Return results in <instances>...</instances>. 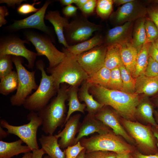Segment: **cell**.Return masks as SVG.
I'll use <instances>...</instances> for the list:
<instances>
[{
	"instance_id": "7402d4cb",
	"label": "cell",
	"mask_w": 158,
	"mask_h": 158,
	"mask_svg": "<svg viewBox=\"0 0 158 158\" xmlns=\"http://www.w3.org/2000/svg\"><path fill=\"white\" fill-rule=\"evenodd\" d=\"M135 93L152 96L158 93V76L149 77L143 74L136 78Z\"/></svg>"
},
{
	"instance_id": "ac0fdd59",
	"label": "cell",
	"mask_w": 158,
	"mask_h": 158,
	"mask_svg": "<svg viewBox=\"0 0 158 158\" xmlns=\"http://www.w3.org/2000/svg\"><path fill=\"white\" fill-rule=\"evenodd\" d=\"M132 25V22H127L109 29L104 40V44L108 46L130 41Z\"/></svg>"
},
{
	"instance_id": "1f68e13d",
	"label": "cell",
	"mask_w": 158,
	"mask_h": 158,
	"mask_svg": "<svg viewBox=\"0 0 158 158\" xmlns=\"http://www.w3.org/2000/svg\"><path fill=\"white\" fill-rule=\"evenodd\" d=\"M154 107L149 102L140 103L137 108V114L138 113L145 121L152 126H157V123L154 116Z\"/></svg>"
},
{
	"instance_id": "484cf974",
	"label": "cell",
	"mask_w": 158,
	"mask_h": 158,
	"mask_svg": "<svg viewBox=\"0 0 158 158\" xmlns=\"http://www.w3.org/2000/svg\"><path fill=\"white\" fill-rule=\"evenodd\" d=\"M78 87L70 86L68 88L67 100L68 101L67 105L68 109L64 126L73 112L78 111L84 114L85 113L86 106L85 104L81 103L79 101L78 96Z\"/></svg>"
},
{
	"instance_id": "681fc988",
	"label": "cell",
	"mask_w": 158,
	"mask_h": 158,
	"mask_svg": "<svg viewBox=\"0 0 158 158\" xmlns=\"http://www.w3.org/2000/svg\"><path fill=\"white\" fill-rule=\"evenodd\" d=\"M32 155L31 158H42L44 154H45L42 148L33 150L32 151Z\"/></svg>"
},
{
	"instance_id": "ee69618b",
	"label": "cell",
	"mask_w": 158,
	"mask_h": 158,
	"mask_svg": "<svg viewBox=\"0 0 158 158\" xmlns=\"http://www.w3.org/2000/svg\"><path fill=\"white\" fill-rule=\"evenodd\" d=\"M78 8L77 7L70 5L64 7L62 10V12L66 18L75 17L76 15Z\"/></svg>"
},
{
	"instance_id": "4dcf8cb0",
	"label": "cell",
	"mask_w": 158,
	"mask_h": 158,
	"mask_svg": "<svg viewBox=\"0 0 158 158\" xmlns=\"http://www.w3.org/2000/svg\"><path fill=\"white\" fill-rule=\"evenodd\" d=\"M146 19L141 18L139 21L135 28L131 43L138 51L146 43V35L145 28Z\"/></svg>"
},
{
	"instance_id": "91938a15",
	"label": "cell",
	"mask_w": 158,
	"mask_h": 158,
	"mask_svg": "<svg viewBox=\"0 0 158 158\" xmlns=\"http://www.w3.org/2000/svg\"><path fill=\"white\" fill-rule=\"evenodd\" d=\"M154 116L157 123L158 124V112L155 111L154 112Z\"/></svg>"
},
{
	"instance_id": "7a4b0ae2",
	"label": "cell",
	"mask_w": 158,
	"mask_h": 158,
	"mask_svg": "<svg viewBox=\"0 0 158 158\" xmlns=\"http://www.w3.org/2000/svg\"><path fill=\"white\" fill-rule=\"evenodd\" d=\"M68 88L66 84H61L56 96L37 112L42 120V130L47 135H53L57 128L64 126L66 116L65 102L68 99Z\"/></svg>"
},
{
	"instance_id": "603a6c76",
	"label": "cell",
	"mask_w": 158,
	"mask_h": 158,
	"mask_svg": "<svg viewBox=\"0 0 158 158\" xmlns=\"http://www.w3.org/2000/svg\"><path fill=\"white\" fill-rule=\"evenodd\" d=\"M92 85L86 80L84 81L79 90L78 97L80 102L85 103L86 107L85 110L88 114L95 115L104 105L95 100L90 94L89 90Z\"/></svg>"
},
{
	"instance_id": "5b68a950",
	"label": "cell",
	"mask_w": 158,
	"mask_h": 158,
	"mask_svg": "<svg viewBox=\"0 0 158 158\" xmlns=\"http://www.w3.org/2000/svg\"><path fill=\"white\" fill-rule=\"evenodd\" d=\"M80 141L86 152L101 150L116 153H132L135 151L133 146L122 140L112 130L88 138H83Z\"/></svg>"
},
{
	"instance_id": "8d00e7d4",
	"label": "cell",
	"mask_w": 158,
	"mask_h": 158,
	"mask_svg": "<svg viewBox=\"0 0 158 158\" xmlns=\"http://www.w3.org/2000/svg\"><path fill=\"white\" fill-rule=\"evenodd\" d=\"M145 28L146 43L154 42L158 39V29L154 23L149 19H146Z\"/></svg>"
},
{
	"instance_id": "f546056e",
	"label": "cell",
	"mask_w": 158,
	"mask_h": 158,
	"mask_svg": "<svg viewBox=\"0 0 158 158\" xmlns=\"http://www.w3.org/2000/svg\"><path fill=\"white\" fill-rule=\"evenodd\" d=\"M111 71V70L104 66L93 74L89 76L86 80L92 85H98L108 88Z\"/></svg>"
},
{
	"instance_id": "ffe728a7",
	"label": "cell",
	"mask_w": 158,
	"mask_h": 158,
	"mask_svg": "<svg viewBox=\"0 0 158 158\" xmlns=\"http://www.w3.org/2000/svg\"><path fill=\"white\" fill-rule=\"evenodd\" d=\"M104 40L102 36L97 34L89 39L78 44L63 47L62 51L66 54L77 56L94 48L102 44Z\"/></svg>"
},
{
	"instance_id": "2e32d148",
	"label": "cell",
	"mask_w": 158,
	"mask_h": 158,
	"mask_svg": "<svg viewBox=\"0 0 158 158\" xmlns=\"http://www.w3.org/2000/svg\"><path fill=\"white\" fill-rule=\"evenodd\" d=\"M110 128L95 117L94 115L88 114L80 123L79 130L72 145L76 144L85 136L95 132L102 134L109 132Z\"/></svg>"
},
{
	"instance_id": "8fae6325",
	"label": "cell",
	"mask_w": 158,
	"mask_h": 158,
	"mask_svg": "<svg viewBox=\"0 0 158 158\" xmlns=\"http://www.w3.org/2000/svg\"><path fill=\"white\" fill-rule=\"evenodd\" d=\"M29 44L26 40H22L17 36H10L1 39L0 56L5 55L25 58L28 63L26 65L29 68L32 69L37 56V53L28 49L25 44Z\"/></svg>"
},
{
	"instance_id": "7c38bea8",
	"label": "cell",
	"mask_w": 158,
	"mask_h": 158,
	"mask_svg": "<svg viewBox=\"0 0 158 158\" xmlns=\"http://www.w3.org/2000/svg\"><path fill=\"white\" fill-rule=\"evenodd\" d=\"M51 2L46 1L40 10L31 15L22 19L15 20L13 23L7 27L11 32L26 28H35L44 32L53 40V37L49 28L45 24L44 19L47 9Z\"/></svg>"
},
{
	"instance_id": "f907efd6",
	"label": "cell",
	"mask_w": 158,
	"mask_h": 158,
	"mask_svg": "<svg viewBox=\"0 0 158 158\" xmlns=\"http://www.w3.org/2000/svg\"><path fill=\"white\" fill-rule=\"evenodd\" d=\"M116 158H133L132 153H116Z\"/></svg>"
},
{
	"instance_id": "52a82bcc",
	"label": "cell",
	"mask_w": 158,
	"mask_h": 158,
	"mask_svg": "<svg viewBox=\"0 0 158 158\" xmlns=\"http://www.w3.org/2000/svg\"><path fill=\"white\" fill-rule=\"evenodd\" d=\"M29 122L19 126L10 124L4 119L0 120V126L6 128L8 134L14 135L20 138L32 150L39 149L37 140V132L38 128L42 125V120L37 112L30 111L27 116Z\"/></svg>"
},
{
	"instance_id": "44dd1931",
	"label": "cell",
	"mask_w": 158,
	"mask_h": 158,
	"mask_svg": "<svg viewBox=\"0 0 158 158\" xmlns=\"http://www.w3.org/2000/svg\"><path fill=\"white\" fill-rule=\"evenodd\" d=\"M56 135H42L39 139L42 148L50 158H66L65 153L59 145Z\"/></svg>"
},
{
	"instance_id": "db71d44e",
	"label": "cell",
	"mask_w": 158,
	"mask_h": 158,
	"mask_svg": "<svg viewBox=\"0 0 158 158\" xmlns=\"http://www.w3.org/2000/svg\"><path fill=\"white\" fill-rule=\"evenodd\" d=\"M8 133L7 132L5 131L2 128V127L0 126V140H2L6 138Z\"/></svg>"
},
{
	"instance_id": "836d02e7",
	"label": "cell",
	"mask_w": 158,
	"mask_h": 158,
	"mask_svg": "<svg viewBox=\"0 0 158 158\" xmlns=\"http://www.w3.org/2000/svg\"><path fill=\"white\" fill-rule=\"evenodd\" d=\"M114 4L112 0H98L96 8L97 15L102 19H106L111 14Z\"/></svg>"
},
{
	"instance_id": "e575fe53",
	"label": "cell",
	"mask_w": 158,
	"mask_h": 158,
	"mask_svg": "<svg viewBox=\"0 0 158 158\" xmlns=\"http://www.w3.org/2000/svg\"><path fill=\"white\" fill-rule=\"evenodd\" d=\"M13 63L12 55L0 56V79L13 71Z\"/></svg>"
},
{
	"instance_id": "83f0119b",
	"label": "cell",
	"mask_w": 158,
	"mask_h": 158,
	"mask_svg": "<svg viewBox=\"0 0 158 158\" xmlns=\"http://www.w3.org/2000/svg\"><path fill=\"white\" fill-rule=\"evenodd\" d=\"M151 43H145L138 51L135 69L132 75V77L135 78L144 73L148 63L149 51Z\"/></svg>"
},
{
	"instance_id": "d6a6232c",
	"label": "cell",
	"mask_w": 158,
	"mask_h": 158,
	"mask_svg": "<svg viewBox=\"0 0 158 158\" xmlns=\"http://www.w3.org/2000/svg\"><path fill=\"white\" fill-rule=\"evenodd\" d=\"M123 83L122 91L131 94L135 93L136 78H133L123 65L119 67Z\"/></svg>"
},
{
	"instance_id": "d4e9b609",
	"label": "cell",
	"mask_w": 158,
	"mask_h": 158,
	"mask_svg": "<svg viewBox=\"0 0 158 158\" xmlns=\"http://www.w3.org/2000/svg\"><path fill=\"white\" fill-rule=\"evenodd\" d=\"M23 142L20 139L11 142L0 141V158H11L20 153L32 151L28 146L22 144Z\"/></svg>"
},
{
	"instance_id": "d590c367",
	"label": "cell",
	"mask_w": 158,
	"mask_h": 158,
	"mask_svg": "<svg viewBox=\"0 0 158 158\" xmlns=\"http://www.w3.org/2000/svg\"><path fill=\"white\" fill-rule=\"evenodd\" d=\"M122 88L123 83L119 68L111 70L108 88L122 91Z\"/></svg>"
},
{
	"instance_id": "d6986e66",
	"label": "cell",
	"mask_w": 158,
	"mask_h": 158,
	"mask_svg": "<svg viewBox=\"0 0 158 158\" xmlns=\"http://www.w3.org/2000/svg\"><path fill=\"white\" fill-rule=\"evenodd\" d=\"M44 19L48 20L54 26L57 36L58 41L65 48H68L69 45L67 44L64 34V29L69 24L68 19L62 17L58 10L50 11L45 15Z\"/></svg>"
},
{
	"instance_id": "f5cc1de1",
	"label": "cell",
	"mask_w": 158,
	"mask_h": 158,
	"mask_svg": "<svg viewBox=\"0 0 158 158\" xmlns=\"http://www.w3.org/2000/svg\"><path fill=\"white\" fill-rule=\"evenodd\" d=\"M133 0H113L114 4L116 6H119L121 4H124L129 2L132 1Z\"/></svg>"
},
{
	"instance_id": "9a60e30c",
	"label": "cell",
	"mask_w": 158,
	"mask_h": 158,
	"mask_svg": "<svg viewBox=\"0 0 158 158\" xmlns=\"http://www.w3.org/2000/svg\"><path fill=\"white\" fill-rule=\"evenodd\" d=\"M147 13V9L138 1L133 0L118 8L110 16L111 20L116 23L132 22L143 18Z\"/></svg>"
},
{
	"instance_id": "30bf717a",
	"label": "cell",
	"mask_w": 158,
	"mask_h": 158,
	"mask_svg": "<svg viewBox=\"0 0 158 158\" xmlns=\"http://www.w3.org/2000/svg\"><path fill=\"white\" fill-rule=\"evenodd\" d=\"M101 28L90 22L83 15L76 16L64 28V34L67 44L72 45L89 39L94 32L100 30Z\"/></svg>"
},
{
	"instance_id": "680465c9",
	"label": "cell",
	"mask_w": 158,
	"mask_h": 158,
	"mask_svg": "<svg viewBox=\"0 0 158 158\" xmlns=\"http://www.w3.org/2000/svg\"><path fill=\"white\" fill-rule=\"evenodd\" d=\"M32 155V152H31L26 153L21 158H31Z\"/></svg>"
},
{
	"instance_id": "f1b7e54d",
	"label": "cell",
	"mask_w": 158,
	"mask_h": 158,
	"mask_svg": "<svg viewBox=\"0 0 158 158\" xmlns=\"http://www.w3.org/2000/svg\"><path fill=\"white\" fill-rule=\"evenodd\" d=\"M18 85L17 73L16 71L14 70L0 79V93L7 96L17 90Z\"/></svg>"
},
{
	"instance_id": "3957f363",
	"label": "cell",
	"mask_w": 158,
	"mask_h": 158,
	"mask_svg": "<svg viewBox=\"0 0 158 158\" xmlns=\"http://www.w3.org/2000/svg\"><path fill=\"white\" fill-rule=\"evenodd\" d=\"M66 55L62 61L56 66L47 68L46 71L52 77L58 90L63 83L78 87L89 76L78 63L76 56Z\"/></svg>"
},
{
	"instance_id": "f35d334b",
	"label": "cell",
	"mask_w": 158,
	"mask_h": 158,
	"mask_svg": "<svg viewBox=\"0 0 158 158\" xmlns=\"http://www.w3.org/2000/svg\"><path fill=\"white\" fill-rule=\"evenodd\" d=\"M84 149L79 141L76 144L69 146L64 150L66 158H76Z\"/></svg>"
},
{
	"instance_id": "ab89813d",
	"label": "cell",
	"mask_w": 158,
	"mask_h": 158,
	"mask_svg": "<svg viewBox=\"0 0 158 158\" xmlns=\"http://www.w3.org/2000/svg\"><path fill=\"white\" fill-rule=\"evenodd\" d=\"M144 74L149 77L158 76V62L150 56Z\"/></svg>"
},
{
	"instance_id": "4316f807",
	"label": "cell",
	"mask_w": 158,
	"mask_h": 158,
	"mask_svg": "<svg viewBox=\"0 0 158 158\" xmlns=\"http://www.w3.org/2000/svg\"><path fill=\"white\" fill-rule=\"evenodd\" d=\"M123 65L121 59L120 44L107 46L104 66L111 70Z\"/></svg>"
},
{
	"instance_id": "6f0895ef",
	"label": "cell",
	"mask_w": 158,
	"mask_h": 158,
	"mask_svg": "<svg viewBox=\"0 0 158 158\" xmlns=\"http://www.w3.org/2000/svg\"><path fill=\"white\" fill-rule=\"evenodd\" d=\"M86 150L85 148L79 154L76 158H85Z\"/></svg>"
},
{
	"instance_id": "e0dca14e",
	"label": "cell",
	"mask_w": 158,
	"mask_h": 158,
	"mask_svg": "<svg viewBox=\"0 0 158 158\" xmlns=\"http://www.w3.org/2000/svg\"><path fill=\"white\" fill-rule=\"evenodd\" d=\"M81 116L80 114H76L71 116L65 124V127L56 136L58 139V143L61 149H65L72 145L78 133Z\"/></svg>"
},
{
	"instance_id": "5bb4252c",
	"label": "cell",
	"mask_w": 158,
	"mask_h": 158,
	"mask_svg": "<svg viewBox=\"0 0 158 158\" xmlns=\"http://www.w3.org/2000/svg\"><path fill=\"white\" fill-rule=\"evenodd\" d=\"M104 106L95 115L96 118L112 129L116 135L123 137L130 143H134V140L124 129L121 125L119 114L113 108Z\"/></svg>"
},
{
	"instance_id": "11a10c76",
	"label": "cell",
	"mask_w": 158,
	"mask_h": 158,
	"mask_svg": "<svg viewBox=\"0 0 158 158\" xmlns=\"http://www.w3.org/2000/svg\"><path fill=\"white\" fill-rule=\"evenodd\" d=\"M60 4L63 6H67L74 3V0H60L59 1Z\"/></svg>"
},
{
	"instance_id": "277c9868",
	"label": "cell",
	"mask_w": 158,
	"mask_h": 158,
	"mask_svg": "<svg viewBox=\"0 0 158 158\" xmlns=\"http://www.w3.org/2000/svg\"><path fill=\"white\" fill-rule=\"evenodd\" d=\"M36 68L41 72V78L39 85L36 91L26 99L24 107L30 111L37 112L46 106L57 93L53 78L48 75L44 69L45 64L40 59L36 62Z\"/></svg>"
},
{
	"instance_id": "be15d7a7",
	"label": "cell",
	"mask_w": 158,
	"mask_h": 158,
	"mask_svg": "<svg viewBox=\"0 0 158 158\" xmlns=\"http://www.w3.org/2000/svg\"><path fill=\"white\" fill-rule=\"evenodd\" d=\"M43 158H50L48 155H46L44 156Z\"/></svg>"
},
{
	"instance_id": "e7e4bbea",
	"label": "cell",
	"mask_w": 158,
	"mask_h": 158,
	"mask_svg": "<svg viewBox=\"0 0 158 158\" xmlns=\"http://www.w3.org/2000/svg\"><path fill=\"white\" fill-rule=\"evenodd\" d=\"M152 1L158 4V0H154Z\"/></svg>"
},
{
	"instance_id": "6da1fadb",
	"label": "cell",
	"mask_w": 158,
	"mask_h": 158,
	"mask_svg": "<svg viewBox=\"0 0 158 158\" xmlns=\"http://www.w3.org/2000/svg\"><path fill=\"white\" fill-rule=\"evenodd\" d=\"M95 100L104 106H109L123 118L133 121L140 103L138 94L111 90L98 85H92L89 90Z\"/></svg>"
},
{
	"instance_id": "b9f144b4",
	"label": "cell",
	"mask_w": 158,
	"mask_h": 158,
	"mask_svg": "<svg viewBox=\"0 0 158 158\" xmlns=\"http://www.w3.org/2000/svg\"><path fill=\"white\" fill-rule=\"evenodd\" d=\"M97 2L96 0H88L80 9L82 15L87 17V16L92 14L96 8Z\"/></svg>"
},
{
	"instance_id": "bcb514c9",
	"label": "cell",
	"mask_w": 158,
	"mask_h": 158,
	"mask_svg": "<svg viewBox=\"0 0 158 158\" xmlns=\"http://www.w3.org/2000/svg\"><path fill=\"white\" fill-rule=\"evenodd\" d=\"M149 56L158 62V49L154 42L151 43L149 51Z\"/></svg>"
},
{
	"instance_id": "9c48e42d",
	"label": "cell",
	"mask_w": 158,
	"mask_h": 158,
	"mask_svg": "<svg viewBox=\"0 0 158 158\" xmlns=\"http://www.w3.org/2000/svg\"><path fill=\"white\" fill-rule=\"evenodd\" d=\"M26 40L35 46L37 56H44L49 61L48 68H52L61 62L66 54L59 50L54 45L50 37L36 32L27 31L25 32Z\"/></svg>"
},
{
	"instance_id": "ba28073f",
	"label": "cell",
	"mask_w": 158,
	"mask_h": 158,
	"mask_svg": "<svg viewBox=\"0 0 158 158\" xmlns=\"http://www.w3.org/2000/svg\"><path fill=\"white\" fill-rule=\"evenodd\" d=\"M120 120L124 127L145 154H153L158 152L157 140L151 126H145L138 122L123 118Z\"/></svg>"
},
{
	"instance_id": "6125c7cd",
	"label": "cell",
	"mask_w": 158,
	"mask_h": 158,
	"mask_svg": "<svg viewBox=\"0 0 158 158\" xmlns=\"http://www.w3.org/2000/svg\"><path fill=\"white\" fill-rule=\"evenodd\" d=\"M154 43L157 48L158 49V39L154 42Z\"/></svg>"
},
{
	"instance_id": "60d3db41",
	"label": "cell",
	"mask_w": 158,
	"mask_h": 158,
	"mask_svg": "<svg viewBox=\"0 0 158 158\" xmlns=\"http://www.w3.org/2000/svg\"><path fill=\"white\" fill-rule=\"evenodd\" d=\"M34 1L32 4L26 3L21 4L17 9V11L18 13L22 15H26L32 12H36L38 11L40 8H37L35 7L36 4H39L41 1H39L36 2Z\"/></svg>"
},
{
	"instance_id": "c3c4849f",
	"label": "cell",
	"mask_w": 158,
	"mask_h": 158,
	"mask_svg": "<svg viewBox=\"0 0 158 158\" xmlns=\"http://www.w3.org/2000/svg\"><path fill=\"white\" fill-rule=\"evenodd\" d=\"M132 155L133 158H158V152L153 154L147 155L135 151Z\"/></svg>"
},
{
	"instance_id": "4fadbf2b",
	"label": "cell",
	"mask_w": 158,
	"mask_h": 158,
	"mask_svg": "<svg viewBox=\"0 0 158 158\" xmlns=\"http://www.w3.org/2000/svg\"><path fill=\"white\" fill-rule=\"evenodd\" d=\"M107 46L102 44L77 56V61L89 76L104 66Z\"/></svg>"
},
{
	"instance_id": "7dc6e473",
	"label": "cell",
	"mask_w": 158,
	"mask_h": 158,
	"mask_svg": "<svg viewBox=\"0 0 158 158\" xmlns=\"http://www.w3.org/2000/svg\"><path fill=\"white\" fill-rule=\"evenodd\" d=\"M24 0H0V3L6 4L9 7L14 8L16 6H19Z\"/></svg>"
},
{
	"instance_id": "9f6ffc18",
	"label": "cell",
	"mask_w": 158,
	"mask_h": 158,
	"mask_svg": "<svg viewBox=\"0 0 158 158\" xmlns=\"http://www.w3.org/2000/svg\"><path fill=\"white\" fill-rule=\"evenodd\" d=\"M152 128L154 134L157 140V144L158 148V126H152Z\"/></svg>"
},
{
	"instance_id": "f6af8a7d",
	"label": "cell",
	"mask_w": 158,
	"mask_h": 158,
	"mask_svg": "<svg viewBox=\"0 0 158 158\" xmlns=\"http://www.w3.org/2000/svg\"><path fill=\"white\" fill-rule=\"evenodd\" d=\"M8 15L9 12L7 7L5 6H0V27L7 23L5 17Z\"/></svg>"
},
{
	"instance_id": "cb8c5ba5",
	"label": "cell",
	"mask_w": 158,
	"mask_h": 158,
	"mask_svg": "<svg viewBox=\"0 0 158 158\" xmlns=\"http://www.w3.org/2000/svg\"><path fill=\"white\" fill-rule=\"evenodd\" d=\"M120 45L123 65L132 76L135 69L138 51L130 41Z\"/></svg>"
},
{
	"instance_id": "8992f818",
	"label": "cell",
	"mask_w": 158,
	"mask_h": 158,
	"mask_svg": "<svg viewBox=\"0 0 158 158\" xmlns=\"http://www.w3.org/2000/svg\"><path fill=\"white\" fill-rule=\"evenodd\" d=\"M12 60L17 73L18 85L16 93L10 97V102L13 106H20L38 85L35 80V71H30L25 68L23 65V57L12 56Z\"/></svg>"
},
{
	"instance_id": "7bdbcfd3",
	"label": "cell",
	"mask_w": 158,
	"mask_h": 158,
	"mask_svg": "<svg viewBox=\"0 0 158 158\" xmlns=\"http://www.w3.org/2000/svg\"><path fill=\"white\" fill-rule=\"evenodd\" d=\"M149 19L152 21L158 29V6H153L147 9Z\"/></svg>"
},
{
	"instance_id": "816d5d0a",
	"label": "cell",
	"mask_w": 158,
	"mask_h": 158,
	"mask_svg": "<svg viewBox=\"0 0 158 158\" xmlns=\"http://www.w3.org/2000/svg\"><path fill=\"white\" fill-rule=\"evenodd\" d=\"M88 0H74V3L79 9L81 8Z\"/></svg>"
},
{
	"instance_id": "94428289",
	"label": "cell",
	"mask_w": 158,
	"mask_h": 158,
	"mask_svg": "<svg viewBox=\"0 0 158 158\" xmlns=\"http://www.w3.org/2000/svg\"><path fill=\"white\" fill-rule=\"evenodd\" d=\"M155 103L158 107V96L155 99Z\"/></svg>"
},
{
	"instance_id": "74e56055",
	"label": "cell",
	"mask_w": 158,
	"mask_h": 158,
	"mask_svg": "<svg viewBox=\"0 0 158 158\" xmlns=\"http://www.w3.org/2000/svg\"><path fill=\"white\" fill-rule=\"evenodd\" d=\"M116 153L111 151L95 150L86 152L85 158H116Z\"/></svg>"
}]
</instances>
